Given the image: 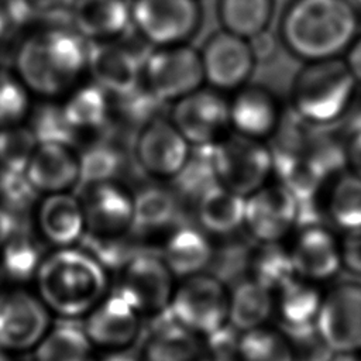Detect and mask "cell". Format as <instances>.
Masks as SVG:
<instances>
[{
	"label": "cell",
	"instance_id": "obj_1",
	"mask_svg": "<svg viewBox=\"0 0 361 361\" xmlns=\"http://www.w3.org/2000/svg\"><path fill=\"white\" fill-rule=\"evenodd\" d=\"M92 42L71 24L35 27L17 45L13 69L38 99H62L86 79Z\"/></svg>",
	"mask_w": 361,
	"mask_h": 361
},
{
	"label": "cell",
	"instance_id": "obj_2",
	"mask_svg": "<svg viewBox=\"0 0 361 361\" xmlns=\"http://www.w3.org/2000/svg\"><path fill=\"white\" fill-rule=\"evenodd\" d=\"M348 0H290L279 18V44L302 62L343 58L360 32Z\"/></svg>",
	"mask_w": 361,
	"mask_h": 361
},
{
	"label": "cell",
	"instance_id": "obj_3",
	"mask_svg": "<svg viewBox=\"0 0 361 361\" xmlns=\"http://www.w3.org/2000/svg\"><path fill=\"white\" fill-rule=\"evenodd\" d=\"M107 271L79 245L55 247L38 268L37 295L56 316L85 317L109 293Z\"/></svg>",
	"mask_w": 361,
	"mask_h": 361
},
{
	"label": "cell",
	"instance_id": "obj_4",
	"mask_svg": "<svg viewBox=\"0 0 361 361\" xmlns=\"http://www.w3.org/2000/svg\"><path fill=\"white\" fill-rule=\"evenodd\" d=\"M358 87L343 58L306 62L293 79L290 109L310 126H329L347 114Z\"/></svg>",
	"mask_w": 361,
	"mask_h": 361
},
{
	"label": "cell",
	"instance_id": "obj_5",
	"mask_svg": "<svg viewBox=\"0 0 361 361\" xmlns=\"http://www.w3.org/2000/svg\"><path fill=\"white\" fill-rule=\"evenodd\" d=\"M228 300L230 290L219 276L199 272L176 285L168 312L189 331L207 337L228 324Z\"/></svg>",
	"mask_w": 361,
	"mask_h": 361
},
{
	"label": "cell",
	"instance_id": "obj_6",
	"mask_svg": "<svg viewBox=\"0 0 361 361\" xmlns=\"http://www.w3.org/2000/svg\"><path fill=\"white\" fill-rule=\"evenodd\" d=\"M212 166L219 183L247 197L274 172V152L264 141L231 131L212 144Z\"/></svg>",
	"mask_w": 361,
	"mask_h": 361
},
{
	"label": "cell",
	"instance_id": "obj_7",
	"mask_svg": "<svg viewBox=\"0 0 361 361\" xmlns=\"http://www.w3.org/2000/svg\"><path fill=\"white\" fill-rule=\"evenodd\" d=\"M133 30L152 47L189 44L203 24L200 0H131Z\"/></svg>",
	"mask_w": 361,
	"mask_h": 361
},
{
	"label": "cell",
	"instance_id": "obj_8",
	"mask_svg": "<svg viewBox=\"0 0 361 361\" xmlns=\"http://www.w3.org/2000/svg\"><path fill=\"white\" fill-rule=\"evenodd\" d=\"M144 85L164 103L189 94L204 85L200 52L190 44L152 47L142 66Z\"/></svg>",
	"mask_w": 361,
	"mask_h": 361
},
{
	"label": "cell",
	"instance_id": "obj_9",
	"mask_svg": "<svg viewBox=\"0 0 361 361\" xmlns=\"http://www.w3.org/2000/svg\"><path fill=\"white\" fill-rule=\"evenodd\" d=\"M51 314L41 298L24 286L0 288V350L32 351L52 326Z\"/></svg>",
	"mask_w": 361,
	"mask_h": 361
},
{
	"label": "cell",
	"instance_id": "obj_10",
	"mask_svg": "<svg viewBox=\"0 0 361 361\" xmlns=\"http://www.w3.org/2000/svg\"><path fill=\"white\" fill-rule=\"evenodd\" d=\"M169 120L192 147L214 144L231 131L226 93L207 85L175 100Z\"/></svg>",
	"mask_w": 361,
	"mask_h": 361
},
{
	"label": "cell",
	"instance_id": "obj_11",
	"mask_svg": "<svg viewBox=\"0 0 361 361\" xmlns=\"http://www.w3.org/2000/svg\"><path fill=\"white\" fill-rule=\"evenodd\" d=\"M175 278L161 255L137 252L120 268L117 292L141 314H162L169 309Z\"/></svg>",
	"mask_w": 361,
	"mask_h": 361
},
{
	"label": "cell",
	"instance_id": "obj_12",
	"mask_svg": "<svg viewBox=\"0 0 361 361\" xmlns=\"http://www.w3.org/2000/svg\"><path fill=\"white\" fill-rule=\"evenodd\" d=\"M199 52L204 85L221 93H233L250 83L258 65L250 41L223 28L210 34Z\"/></svg>",
	"mask_w": 361,
	"mask_h": 361
},
{
	"label": "cell",
	"instance_id": "obj_13",
	"mask_svg": "<svg viewBox=\"0 0 361 361\" xmlns=\"http://www.w3.org/2000/svg\"><path fill=\"white\" fill-rule=\"evenodd\" d=\"M316 329L331 353H360L361 283H340L324 293Z\"/></svg>",
	"mask_w": 361,
	"mask_h": 361
},
{
	"label": "cell",
	"instance_id": "obj_14",
	"mask_svg": "<svg viewBox=\"0 0 361 361\" xmlns=\"http://www.w3.org/2000/svg\"><path fill=\"white\" fill-rule=\"evenodd\" d=\"M192 145L169 117L157 116L142 124L134 142L140 168L159 179H175L185 168Z\"/></svg>",
	"mask_w": 361,
	"mask_h": 361
},
{
	"label": "cell",
	"instance_id": "obj_15",
	"mask_svg": "<svg viewBox=\"0 0 361 361\" xmlns=\"http://www.w3.org/2000/svg\"><path fill=\"white\" fill-rule=\"evenodd\" d=\"M299 220L298 199L279 182L245 197L244 227L258 243H281Z\"/></svg>",
	"mask_w": 361,
	"mask_h": 361
},
{
	"label": "cell",
	"instance_id": "obj_16",
	"mask_svg": "<svg viewBox=\"0 0 361 361\" xmlns=\"http://www.w3.org/2000/svg\"><path fill=\"white\" fill-rule=\"evenodd\" d=\"M80 202L86 231L102 237L124 235L133 227L134 193L116 180L83 186Z\"/></svg>",
	"mask_w": 361,
	"mask_h": 361
},
{
	"label": "cell",
	"instance_id": "obj_17",
	"mask_svg": "<svg viewBox=\"0 0 361 361\" xmlns=\"http://www.w3.org/2000/svg\"><path fill=\"white\" fill-rule=\"evenodd\" d=\"M141 316L121 293H107L85 316L83 329L94 347L123 350L137 338Z\"/></svg>",
	"mask_w": 361,
	"mask_h": 361
},
{
	"label": "cell",
	"instance_id": "obj_18",
	"mask_svg": "<svg viewBox=\"0 0 361 361\" xmlns=\"http://www.w3.org/2000/svg\"><path fill=\"white\" fill-rule=\"evenodd\" d=\"M145 55L120 39L92 42L87 76L111 96L142 82Z\"/></svg>",
	"mask_w": 361,
	"mask_h": 361
},
{
	"label": "cell",
	"instance_id": "obj_19",
	"mask_svg": "<svg viewBox=\"0 0 361 361\" xmlns=\"http://www.w3.org/2000/svg\"><path fill=\"white\" fill-rule=\"evenodd\" d=\"M231 131L265 141L275 135L282 118L276 96L265 86L247 83L228 99Z\"/></svg>",
	"mask_w": 361,
	"mask_h": 361
},
{
	"label": "cell",
	"instance_id": "obj_20",
	"mask_svg": "<svg viewBox=\"0 0 361 361\" xmlns=\"http://www.w3.org/2000/svg\"><path fill=\"white\" fill-rule=\"evenodd\" d=\"M25 173L41 196L69 192L79 183V154L69 144L38 142Z\"/></svg>",
	"mask_w": 361,
	"mask_h": 361
},
{
	"label": "cell",
	"instance_id": "obj_21",
	"mask_svg": "<svg viewBox=\"0 0 361 361\" xmlns=\"http://www.w3.org/2000/svg\"><path fill=\"white\" fill-rule=\"evenodd\" d=\"M289 254L295 274L317 283L330 279L341 268L340 243L319 224L303 227L289 248Z\"/></svg>",
	"mask_w": 361,
	"mask_h": 361
},
{
	"label": "cell",
	"instance_id": "obj_22",
	"mask_svg": "<svg viewBox=\"0 0 361 361\" xmlns=\"http://www.w3.org/2000/svg\"><path fill=\"white\" fill-rule=\"evenodd\" d=\"M34 212L38 233L54 247L78 245L86 231L80 197L71 192L41 196Z\"/></svg>",
	"mask_w": 361,
	"mask_h": 361
},
{
	"label": "cell",
	"instance_id": "obj_23",
	"mask_svg": "<svg viewBox=\"0 0 361 361\" xmlns=\"http://www.w3.org/2000/svg\"><path fill=\"white\" fill-rule=\"evenodd\" d=\"M69 24L90 42L120 39L133 28L131 1L75 0Z\"/></svg>",
	"mask_w": 361,
	"mask_h": 361
},
{
	"label": "cell",
	"instance_id": "obj_24",
	"mask_svg": "<svg viewBox=\"0 0 361 361\" xmlns=\"http://www.w3.org/2000/svg\"><path fill=\"white\" fill-rule=\"evenodd\" d=\"M275 313L286 334H299L316 329L324 293L317 282L292 275L275 290Z\"/></svg>",
	"mask_w": 361,
	"mask_h": 361
},
{
	"label": "cell",
	"instance_id": "obj_25",
	"mask_svg": "<svg viewBox=\"0 0 361 361\" xmlns=\"http://www.w3.org/2000/svg\"><path fill=\"white\" fill-rule=\"evenodd\" d=\"M161 257L175 276L186 278L204 272L214 250L203 228L185 224L175 227L166 237Z\"/></svg>",
	"mask_w": 361,
	"mask_h": 361
},
{
	"label": "cell",
	"instance_id": "obj_26",
	"mask_svg": "<svg viewBox=\"0 0 361 361\" xmlns=\"http://www.w3.org/2000/svg\"><path fill=\"white\" fill-rule=\"evenodd\" d=\"M71 127L79 133L97 131L111 120V94L92 79H85L59 99Z\"/></svg>",
	"mask_w": 361,
	"mask_h": 361
},
{
	"label": "cell",
	"instance_id": "obj_27",
	"mask_svg": "<svg viewBox=\"0 0 361 361\" xmlns=\"http://www.w3.org/2000/svg\"><path fill=\"white\" fill-rule=\"evenodd\" d=\"M245 196L214 182L196 197L200 227L213 235H228L244 226Z\"/></svg>",
	"mask_w": 361,
	"mask_h": 361
},
{
	"label": "cell",
	"instance_id": "obj_28",
	"mask_svg": "<svg viewBox=\"0 0 361 361\" xmlns=\"http://www.w3.org/2000/svg\"><path fill=\"white\" fill-rule=\"evenodd\" d=\"M274 172L283 185L300 203H307L320 190L326 178V165L307 151L272 149Z\"/></svg>",
	"mask_w": 361,
	"mask_h": 361
},
{
	"label": "cell",
	"instance_id": "obj_29",
	"mask_svg": "<svg viewBox=\"0 0 361 361\" xmlns=\"http://www.w3.org/2000/svg\"><path fill=\"white\" fill-rule=\"evenodd\" d=\"M141 361H216L203 337L172 319L148 338Z\"/></svg>",
	"mask_w": 361,
	"mask_h": 361
},
{
	"label": "cell",
	"instance_id": "obj_30",
	"mask_svg": "<svg viewBox=\"0 0 361 361\" xmlns=\"http://www.w3.org/2000/svg\"><path fill=\"white\" fill-rule=\"evenodd\" d=\"M275 313V292L264 283L248 278L230 290L228 324L238 333L267 324Z\"/></svg>",
	"mask_w": 361,
	"mask_h": 361
},
{
	"label": "cell",
	"instance_id": "obj_31",
	"mask_svg": "<svg viewBox=\"0 0 361 361\" xmlns=\"http://www.w3.org/2000/svg\"><path fill=\"white\" fill-rule=\"evenodd\" d=\"M44 257L45 254L38 238L23 223L17 233L0 248V274L3 281L18 286L35 281Z\"/></svg>",
	"mask_w": 361,
	"mask_h": 361
},
{
	"label": "cell",
	"instance_id": "obj_32",
	"mask_svg": "<svg viewBox=\"0 0 361 361\" xmlns=\"http://www.w3.org/2000/svg\"><path fill=\"white\" fill-rule=\"evenodd\" d=\"M93 343L83 326L59 323L51 326L32 350L34 361H94Z\"/></svg>",
	"mask_w": 361,
	"mask_h": 361
},
{
	"label": "cell",
	"instance_id": "obj_33",
	"mask_svg": "<svg viewBox=\"0 0 361 361\" xmlns=\"http://www.w3.org/2000/svg\"><path fill=\"white\" fill-rule=\"evenodd\" d=\"M274 10V0H217L216 3L221 28L247 39L269 30Z\"/></svg>",
	"mask_w": 361,
	"mask_h": 361
},
{
	"label": "cell",
	"instance_id": "obj_34",
	"mask_svg": "<svg viewBox=\"0 0 361 361\" xmlns=\"http://www.w3.org/2000/svg\"><path fill=\"white\" fill-rule=\"evenodd\" d=\"M179 204L175 193L159 185L141 188L134 193L133 227L141 233L158 231L175 223Z\"/></svg>",
	"mask_w": 361,
	"mask_h": 361
},
{
	"label": "cell",
	"instance_id": "obj_35",
	"mask_svg": "<svg viewBox=\"0 0 361 361\" xmlns=\"http://www.w3.org/2000/svg\"><path fill=\"white\" fill-rule=\"evenodd\" d=\"M235 357L238 361H296L286 333L267 326L240 333Z\"/></svg>",
	"mask_w": 361,
	"mask_h": 361
},
{
	"label": "cell",
	"instance_id": "obj_36",
	"mask_svg": "<svg viewBox=\"0 0 361 361\" xmlns=\"http://www.w3.org/2000/svg\"><path fill=\"white\" fill-rule=\"evenodd\" d=\"M75 0H4L10 23L25 27L69 24Z\"/></svg>",
	"mask_w": 361,
	"mask_h": 361
},
{
	"label": "cell",
	"instance_id": "obj_37",
	"mask_svg": "<svg viewBox=\"0 0 361 361\" xmlns=\"http://www.w3.org/2000/svg\"><path fill=\"white\" fill-rule=\"evenodd\" d=\"M327 213L333 223L345 231L361 228V176L351 172L333 183Z\"/></svg>",
	"mask_w": 361,
	"mask_h": 361
},
{
	"label": "cell",
	"instance_id": "obj_38",
	"mask_svg": "<svg viewBox=\"0 0 361 361\" xmlns=\"http://www.w3.org/2000/svg\"><path fill=\"white\" fill-rule=\"evenodd\" d=\"M25 124L34 134L37 142H62L73 145L78 133L68 123L61 102L39 99L32 103Z\"/></svg>",
	"mask_w": 361,
	"mask_h": 361
},
{
	"label": "cell",
	"instance_id": "obj_39",
	"mask_svg": "<svg viewBox=\"0 0 361 361\" xmlns=\"http://www.w3.org/2000/svg\"><path fill=\"white\" fill-rule=\"evenodd\" d=\"M250 278L275 290L281 283L295 275L289 250L281 243H259L248 257Z\"/></svg>",
	"mask_w": 361,
	"mask_h": 361
},
{
	"label": "cell",
	"instance_id": "obj_40",
	"mask_svg": "<svg viewBox=\"0 0 361 361\" xmlns=\"http://www.w3.org/2000/svg\"><path fill=\"white\" fill-rule=\"evenodd\" d=\"M123 166V155L117 145L106 141H97L87 145L79 154V183L89 186L99 182L116 180Z\"/></svg>",
	"mask_w": 361,
	"mask_h": 361
},
{
	"label": "cell",
	"instance_id": "obj_41",
	"mask_svg": "<svg viewBox=\"0 0 361 361\" xmlns=\"http://www.w3.org/2000/svg\"><path fill=\"white\" fill-rule=\"evenodd\" d=\"M32 97L13 68H0V128L24 124L32 107Z\"/></svg>",
	"mask_w": 361,
	"mask_h": 361
},
{
	"label": "cell",
	"instance_id": "obj_42",
	"mask_svg": "<svg viewBox=\"0 0 361 361\" xmlns=\"http://www.w3.org/2000/svg\"><path fill=\"white\" fill-rule=\"evenodd\" d=\"M39 199L25 171L0 168V206L23 217L35 210Z\"/></svg>",
	"mask_w": 361,
	"mask_h": 361
},
{
	"label": "cell",
	"instance_id": "obj_43",
	"mask_svg": "<svg viewBox=\"0 0 361 361\" xmlns=\"http://www.w3.org/2000/svg\"><path fill=\"white\" fill-rule=\"evenodd\" d=\"M164 102L159 100L145 85L141 82L135 87L111 96V111L124 121L142 126L151 118L159 116L158 110Z\"/></svg>",
	"mask_w": 361,
	"mask_h": 361
},
{
	"label": "cell",
	"instance_id": "obj_44",
	"mask_svg": "<svg viewBox=\"0 0 361 361\" xmlns=\"http://www.w3.org/2000/svg\"><path fill=\"white\" fill-rule=\"evenodd\" d=\"M37 144L25 123L0 128V168L25 171Z\"/></svg>",
	"mask_w": 361,
	"mask_h": 361
},
{
	"label": "cell",
	"instance_id": "obj_45",
	"mask_svg": "<svg viewBox=\"0 0 361 361\" xmlns=\"http://www.w3.org/2000/svg\"><path fill=\"white\" fill-rule=\"evenodd\" d=\"M341 267L361 275V228L350 230L340 243Z\"/></svg>",
	"mask_w": 361,
	"mask_h": 361
},
{
	"label": "cell",
	"instance_id": "obj_46",
	"mask_svg": "<svg viewBox=\"0 0 361 361\" xmlns=\"http://www.w3.org/2000/svg\"><path fill=\"white\" fill-rule=\"evenodd\" d=\"M248 41H250V45H251V49H252L257 63L268 62L269 59H272L275 56L276 44L279 42L278 35L275 37L274 34L269 32V30H265V31L254 35Z\"/></svg>",
	"mask_w": 361,
	"mask_h": 361
},
{
	"label": "cell",
	"instance_id": "obj_47",
	"mask_svg": "<svg viewBox=\"0 0 361 361\" xmlns=\"http://www.w3.org/2000/svg\"><path fill=\"white\" fill-rule=\"evenodd\" d=\"M343 61L345 62L348 71L351 72L358 86H361V32L357 34L354 41L344 52Z\"/></svg>",
	"mask_w": 361,
	"mask_h": 361
},
{
	"label": "cell",
	"instance_id": "obj_48",
	"mask_svg": "<svg viewBox=\"0 0 361 361\" xmlns=\"http://www.w3.org/2000/svg\"><path fill=\"white\" fill-rule=\"evenodd\" d=\"M344 151L345 161L351 166L353 172L361 176V126L353 131L347 145L344 147Z\"/></svg>",
	"mask_w": 361,
	"mask_h": 361
},
{
	"label": "cell",
	"instance_id": "obj_49",
	"mask_svg": "<svg viewBox=\"0 0 361 361\" xmlns=\"http://www.w3.org/2000/svg\"><path fill=\"white\" fill-rule=\"evenodd\" d=\"M21 224V217L0 206V248L17 233Z\"/></svg>",
	"mask_w": 361,
	"mask_h": 361
},
{
	"label": "cell",
	"instance_id": "obj_50",
	"mask_svg": "<svg viewBox=\"0 0 361 361\" xmlns=\"http://www.w3.org/2000/svg\"><path fill=\"white\" fill-rule=\"evenodd\" d=\"M97 361H141L137 357L123 351V350H116V351H110L109 354H106L104 357H102Z\"/></svg>",
	"mask_w": 361,
	"mask_h": 361
},
{
	"label": "cell",
	"instance_id": "obj_51",
	"mask_svg": "<svg viewBox=\"0 0 361 361\" xmlns=\"http://www.w3.org/2000/svg\"><path fill=\"white\" fill-rule=\"evenodd\" d=\"M327 361H361L358 353H333Z\"/></svg>",
	"mask_w": 361,
	"mask_h": 361
},
{
	"label": "cell",
	"instance_id": "obj_52",
	"mask_svg": "<svg viewBox=\"0 0 361 361\" xmlns=\"http://www.w3.org/2000/svg\"><path fill=\"white\" fill-rule=\"evenodd\" d=\"M8 23H10V20H8V17H7L6 11L0 7V45H1L3 38H4V35H6V31H7Z\"/></svg>",
	"mask_w": 361,
	"mask_h": 361
},
{
	"label": "cell",
	"instance_id": "obj_53",
	"mask_svg": "<svg viewBox=\"0 0 361 361\" xmlns=\"http://www.w3.org/2000/svg\"><path fill=\"white\" fill-rule=\"evenodd\" d=\"M0 361H20V360L16 358V354L6 353V351L0 350Z\"/></svg>",
	"mask_w": 361,
	"mask_h": 361
},
{
	"label": "cell",
	"instance_id": "obj_54",
	"mask_svg": "<svg viewBox=\"0 0 361 361\" xmlns=\"http://www.w3.org/2000/svg\"><path fill=\"white\" fill-rule=\"evenodd\" d=\"M351 3V6L355 8V11L360 14L361 17V0H348Z\"/></svg>",
	"mask_w": 361,
	"mask_h": 361
},
{
	"label": "cell",
	"instance_id": "obj_55",
	"mask_svg": "<svg viewBox=\"0 0 361 361\" xmlns=\"http://www.w3.org/2000/svg\"><path fill=\"white\" fill-rule=\"evenodd\" d=\"M1 282H3V276H1V274H0V288H1Z\"/></svg>",
	"mask_w": 361,
	"mask_h": 361
},
{
	"label": "cell",
	"instance_id": "obj_56",
	"mask_svg": "<svg viewBox=\"0 0 361 361\" xmlns=\"http://www.w3.org/2000/svg\"><path fill=\"white\" fill-rule=\"evenodd\" d=\"M216 361H227V360H216Z\"/></svg>",
	"mask_w": 361,
	"mask_h": 361
}]
</instances>
